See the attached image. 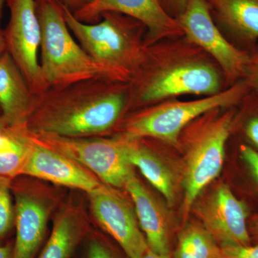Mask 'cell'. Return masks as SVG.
I'll use <instances>...</instances> for the list:
<instances>
[{
	"instance_id": "cell-1",
	"label": "cell",
	"mask_w": 258,
	"mask_h": 258,
	"mask_svg": "<svg viewBox=\"0 0 258 258\" xmlns=\"http://www.w3.org/2000/svg\"><path fill=\"white\" fill-rule=\"evenodd\" d=\"M129 83L98 76L36 96L27 121L32 133L88 138L111 132L128 111Z\"/></svg>"
},
{
	"instance_id": "cell-2",
	"label": "cell",
	"mask_w": 258,
	"mask_h": 258,
	"mask_svg": "<svg viewBox=\"0 0 258 258\" xmlns=\"http://www.w3.org/2000/svg\"><path fill=\"white\" fill-rule=\"evenodd\" d=\"M129 87L128 111L183 95L212 96L228 88L217 62L184 35L146 46Z\"/></svg>"
},
{
	"instance_id": "cell-3",
	"label": "cell",
	"mask_w": 258,
	"mask_h": 258,
	"mask_svg": "<svg viewBox=\"0 0 258 258\" xmlns=\"http://www.w3.org/2000/svg\"><path fill=\"white\" fill-rule=\"evenodd\" d=\"M68 26L80 45L113 82L130 83L143 60L147 28L127 15L107 12L99 22L82 23L62 4Z\"/></svg>"
},
{
	"instance_id": "cell-4",
	"label": "cell",
	"mask_w": 258,
	"mask_h": 258,
	"mask_svg": "<svg viewBox=\"0 0 258 258\" xmlns=\"http://www.w3.org/2000/svg\"><path fill=\"white\" fill-rule=\"evenodd\" d=\"M236 108L212 110L194 120L180 135L179 147L185 149L184 215L192 209L201 191L221 172Z\"/></svg>"
},
{
	"instance_id": "cell-5",
	"label": "cell",
	"mask_w": 258,
	"mask_h": 258,
	"mask_svg": "<svg viewBox=\"0 0 258 258\" xmlns=\"http://www.w3.org/2000/svg\"><path fill=\"white\" fill-rule=\"evenodd\" d=\"M248 93L240 80L212 96L191 101L174 98L139 108L124 120L118 135L128 139H157L179 147L181 132L194 120L216 108L237 106Z\"/></svg>"
},
{
	"instance_id": "cell-6",
	"label": "cell",
	"mask_w": 258,
	"mask_h": 258,
	"mask_svg": "<svg viewBox=\"0 0 258 258\" xmlns=\"http://www.w3.org/2000/svg\"><path fill=\"white\" fill-rule=\"evenodd\" d=\"M40 27V68L48 88H60L101 76V70L83 50L68 26L58 0H35Z\"/></svg>"
},
{
	"instance_id": "cell-7",
	"label": "cell",
	"mask_w": 258,
	"mask_h": 258,
	"mask_svg": "<svg viewBox=\"0 0 258 258\" xmlns=\"http://www.w3.org/2000/svg\"><path fill=\"white\" fill-rule=\"evenodd\" d=\"M31 134L40 143L86 166L111 186L125 187L134 175V166L127 157L125 139L119 135L112 139H91Z\"/></svg>"
},
{
	"instance_id": "cell-8",
	"label": "cell",
	"mask_w": 258,
	"mask_h": 258,
	"mask_svg": "<svg viewBox=\"0 0 258 258\" xmlns=\"http://www.w3.org/2000/svg\"><path fill=\"white\" fill-rule=\"evenodd\" d=\"M176 20L184 36L217 62L227 87L243 78L249 52L235 46L225 36L214 21L205 0H188L184 11Z\"/></svg>"
},
{
	"instance_id": "cell-9",
	"label": "cell",
	"mask_w": 258,
	"mask_h": 258,
	"mask_svg": "<svg viewBox=\"0 0 258 258\" xmlns=\"http://www.w3.org/2000/svg\"><path fill=\"white\" fill-rule=\"evenodd\" d=\"M6 3L10 12L9 23L4 30L7 52L37 96L47 87L38 60L42 32L35 0H6Z\"/></svg>"
},
{
	"instance_id": "cell-10",
	"label": "cell",
	"mask_w": 258,
	"mask_h": 258,
	"mask_svg": "<svg viewBox=\"0 0 258 258\" xmlns=\"http://www.w3.org/2000/svg\"><path fill=\"white\" fill-rule=\"evenodd\" d=\"M194 206L202 225L219 245L252 244L248 230L249 217L252 213L229 185L220 184Z\"/></svg>"
},
{
	"instance_id": "cell-11",
	"label": "cell",
	"mask_w": 258,
	"mask_h": 258,
	"mask_svg": "<svg viewBox=\"0 0 258 258\" xmlns=\"http://www.w3.org/2000/svg\"><path fill=\"white\" fill-rule=\"evenodd\" d=\"M107 12L127 15L143 24L147 28L146 46L184 35L178 20L166 13L159 0H90L72 13L79 21L94 24Z\"/></svg>"
},
{
	"instance_id": "cell-12",
	"label": "cell",
	"mask_w": 258,
	"mask_h": 258,
	"mask_svg": "<svg viewBox=\"0 0 258 258\" xmlns=\"http://www.w3.org/2000/svg\"><path fill=\"white\" fill-rule=\"evenodd\" d=\"M93 215L128 258H141L149 249L145 236L130 204L106 186L88 192Z\"/></svg>"
},
{
	"instance_id": "cell-13",
	"label": "cell",
	"mask_w": 258,
	"mask_h": 258,
	"mask_svg": "<svg viewBox=\"0 0 258 258\" xmlns=\"http://www.w3.org/2000/svg\"><path fill=\"white\" fill-rule=\"evenodd\" d=\"M30 132V131H29ZM31 137V146L20 175L32 176L56 184L93 191L101 184L72 159Z\"/></svg>"
},
{
	"instance_id": "cell-14",
	"label": "cell",
	"mask_w": 258,
	"mask_h": 258,
	"mask_svg": "<svg viewBox=\"0 0 258 258\" xmlns=\"http://www.w3.org/2000/svg\"><path fill=\"white\" fill-rule=\"evenodd\" d=\"M217 27L232 44L250 52L258 43V0H205Z\"/></svg>"
},
{
	"instance_id": "cell-15",
	"label": "cell",
	"mask_w": 258,
	"mask_h": 258,
	"mask_svg": "<svg viewBox=\"0 0 258 258\" xmlns=\"http://www.w3.org/2000/svg\"><path fill=\"white\" fill-rule=\"evenodd\" d=\"M133 199L136 215L149 249L171 257L170 222L165 209L133 175L125 186Z\"/></svg>"
},
{
	"instance_id": "cell-16",
	"label": "cell",
	"mask_w": 258,
	"mask_h": 258,
	"mask_svg": "<svg viewBox=\"0 0 258 258\" xmlns=\"http://www.w3.org/2000/svg\"><path fill=\"white\" fill-rule=\"evenodd\" d=\"M35 101L36 96L6 51L0 55L1 123L10 126L26 124Z\"/></svg>"
},
{
	"instance_id": "cell-17",
	"label": "cell",
	"mask_w": 258,
	"mask_h": 258,
	"mask_svg": "<svg viewBox=\"0 0 258 258\" xmlns=\"http://www.w3.org/2000/svg\"><path fill=\"white\" fill-rule=\"evenodd\" d=\"M48 210L40 199L25 191L15 193L16 241L13 258H33L46 232Z\"/></svg>"
},
{
	"instance_id": "cell-18",
	"label": "cell",
	"mask_w": 258,
	"mask_h": 258,
	"mask_svg": "<svg viewBox=\"0 0 258 258\" xmlns=\"http://www.w3.org/2000/svg\"><path fill=\"white\" fill-rule=\"evenodd\" d=\"M123 138L125 141L127 157L132 165L138 167L168 204L172 205L176 196L175 178L172 171L157 153L141 142V139Z\"/></svg>"
},
{
	"instance_id": "cell-19",
	"label": "cell",
	"mask_w": 258,
	"mask_h": 258,
	"mask_svg": "<svg viewBox=\"0 0 258 258\" xmlns=\"http://www.w3.org/2000/svg\"><path fill=\"white\" fill-rule=\"evenodd\" d=\"M31 137L26 124L5 125L0 120V176L20 175L28 157Z\"/></svg>"
},
{
	"instance_id": "cell-20",
	"label": "cell",
	"mask_w": 258,
	"mask_h": 258,
	"mask_svg": "<svg viewBox=\"0 0 258 258\" xmlns=\"http://www.w3.org/2000/svg\"><path fill=\"white\" fill-rule=\"evenodd\" d=\"M82 237L79 220L74 215L64 214L56 221L38 258H71Z\"/></svg>"
},
{
	"instance_id": "cell-21",
	"label": "cell",
	"mask_w": 258,
	"mask_h": 258,
	"mask_svg": "<svg viewBox=\"0 0 258 258\" xmlns=\"http://www.w3.org/2000/svg\"><path fill=\"white\" fill-rule=\"evenodd\" d=\"M220 252V246L205 227L191 224L178 235L173 258H219Z\"/></svg>"
},
{
	"instance_id": "cell-22",
	"label": "cell",
	"mask_w": 258,
	"mask_h": 258,
	"mask_svg": "<svg viewBox=\"0 0 258 258\" xmlns=\"http://www.w3.org/2000/svg\"><path fill=\"white\" fill-rule=\"evenodd\" d=\"M233 133L258 152V95L248 93L236 108Z\"/></svg>"
},
{
	"instance_id": "cell-23",
	"label": "cell",
	"mask_w": 258,
	"mask_h": 258,
	"mask_svg": "<svg viewBox=\"0 0 258 258\" xmlns=\"http://www.w3.org/2000/svg\"><path fill=\"white\" fill-rule=\"evenodd\" d=\"M237 159L243 174L246 189H249L240 200L246 203L252 213L254 203L258 204V152L241 142L237 147Z\"/></svg>"
},
{
	"instance_id": "cell-24",
	"label": "cell",
	"mask_w": 258,
	"mask_h": 258,
	"mask_svg": "<svg viewBox=\"0 0 258 258\" xmlns=\"http://www.w3.org/2000/svg\"><path fill=\"white\" fill-rule=\"evenodd\" d=\"M10 191L11 179L0 176V240L8 235L15 222V209Z\"/></svg>"
},
{
	"instance_id": "cell-25",
	"label": "cell",
	"mask_w": 258,
	"mask_h": 258,
	"mask_svg": "<svg viewBox=\"0 0 258 258\" xmlns=\"http://www.w3.org/2000/svg\"><path fill=\"white\" fill-rule=\"evenodd\" d=\"M249 93L258 95V43L249 52L248 63L241 79Z\"/></svg>"
},
{
	"instance_id": "cell-26",
	"label": "cell",
	"mask_w": 258,
	"mask_h": 258,
	"mask_svg": "<svg viewBox=\"0 0 258 258\" xmlns=\"http://www.w3.org/2000/svg\"><path fill=\"white\" fill-rule=\"evenodd\" d=\"M219 258H258V242L249 245L220 246Z\"/></svg>"
},
{
	"instance_id": "cell-27",
	"label": "cell",
	"mask_w": 258,
	"mask_h": 258,
	"mask_svg": "<svg viewBox=\"0 0 258 258\" xmlns=\"http://www.w3.org/2000/svg\"><path fill=\"white\" fill-rule=\"evenodd\" d=\"M87 258H118L106 244L98 239H93L88 243Z\"/></svg>"
},
{
	"instance_id": "cell-28",
	"label": "cell",
	"mask_w": 258,
	"mask_h": 258,
	"mask_svg": "<svg viewBox=\"0 0 258 258\" xmlns=\"http://www.w3.org/2000/svg\"><path fill=\"white\" fill-rule=\"evenodd\" d=\"M164 10L172 18L177 19L184 11L188 0H159Z\"/></svg>"
},
{
	"instance_id": "cell-29",
	"label": "cell",
	"mask_w": 258,
	"mask_h": 258,
	"mask_svg": "<svg viewBox=\"0 0 258 258\" xmlns=\"http://www.w3.org/2000/svg\"><path fill=\"white\" fill-rule=\"evenodd\" d=\"M248 230L252 244L258 242V214H252L249 217Z\"/></svg>"
},
{
	"instance_id": "cell-30",
	"label": "cell",
	"mask_w": 258,
	"mask_h": 258,
	"mask_svg": "<svg viewBox=\"0 0 258 258\" xmlns=\"http://www.w3.org/2000/svg\"><path fill=\"white\" fill-rule=\"evenodd\" d=\"M71 11L74 12L87 4L90 0H58Z\"/></svg>"
},
{
	"instance_id": "cell-31",
	"label": "cell",
	"mask_w": 258,
	"mask_h": 258,
	"mask_svg": "<svg viewBox=\"0 0 258 258\" xmlns=\"http://www.w3.org/2000/svg\"><path fill=\"white\" fill-rule=\"evenodd\" d=\"M13 248L10 245L0 247V258H13Z\"/></svg>"
},
{
	"instance_id": "cell-32",
	"label": "cell",
	"mask_w": 258,
	"mask_h": 258,
	"mask_svg": "<svg viewBox=\"0 0 258 258\" xmlns=\"http://www.w3.org/2000/svg\"><path fill=\"white\" fill-rule=\"evenodd\" d=\"M7 51L6 43H5V39L4 35V30L1 28L0 26V55L4 53Z\"/></svg>"
},
{
	"instance_id": "cell-33",
	"label": "cell",
	"mask_w": 258,
	"mask_h": 258,
	"mask_svg": "<svg viewBox=\"0 0 258 258\" xmlns=\"http://www.w3.org/2000/svg\"><path fill=\"white\" fill-rule=\"evenodd\" d=\"M141 258H171V257L155 253V252H152V250L149 249Z\"/></svg>"
},
{
	"instance_id": "cell-34",
	"label": "cell",
	"mask_w": 258,
	"mask_h": 258,
	"mask_svg": "<svg viewBox=\"0 0 258 258\" xmlns=\"http://www.w3.org/2000/svg\"><path fill=\"white\" fill-rule=\"evenodd\" d=\"M5 3H6V0H0V18H1L2 13H3V6H4Z\"/></svg>"
},
{
	"instance_id": "cell-35",
	"label": "cell",
	"mask_w": 258,
	"mask_h": 258,
	"mask_svg": "<svg viewBox=\"0 0 258 258\" xmlns=\"http://www.w3.org/2000/svg\"><path fill=\"white\" fill-rule=\"evenodd\" d=\"M1 115H2V111H1V108H0V117H1Z\"/></svg>"
},
{
	"instance_id": "cell-36",
	"label": "cell",
	"mask_w": 258,
	"mask_h": 258,
	"mask_svg": "<svg viewBox=\"0 0 258 258\" xmlns=\"http://www.w3.org/2000/svg\"><path fill=\"white\" fill-rule=\"evenodd\" d=\"M0 118H1V117H0Z\"/></svg>"
}]
</instances>
